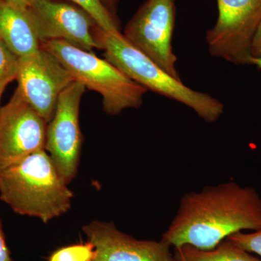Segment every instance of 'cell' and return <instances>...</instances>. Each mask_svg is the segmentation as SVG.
Here are the masks:
<instances>
[{
  "label": "cell",
  "mask_w": 261,
  "mask_h": 261,
  "mask_svg": "<svg viewBox=\"0 0 261 261\" xmlns=\"http://www.w3.org/2000/svg\"><path fill=\"white\" fill-rule=\"evenodd\" d=\"M85 11L102 31L108 32L119 31L114 15L108 10L102 0H69Z\"/></svg>",
  "instance_id": "obj_14"
},
{
  "label": "cell",
  "mask_w": 261,
  "mask_h": 261,
  "mask_svg": "<svg viewBox=\"0 0 261 261\" xmlns=\"http://www.w3.org/2000/svg\"><path fill=\"white\" fill-rule=\"evenodd\" d=\"M175 0H147L127 23L123 36L165 71L181 80L173 51Z\"/></svg>",
  "instance_id": "obj_6"
},
{
  "label": "cell",
  "mask_w": 261,
  "mask_h": 261,
  "mask_svg": "<svg viewBox=\"0 0 261 261\" xmlns=\"http://www.w3.org/2000/svg\"><path fill=\"white\" fill-rule=\"evenodd\" d=\"M85 89L75 81L62 92L46 130L44 149L68 185L76 176L82 152L80 109Z\"/></svg>",
  "instance_id": "obj_7"
},
{
  "label": "cell",
  "mask_w": 261,
  "mask_h": 261,
  "mask_svg": "<svg viewBox=\"0 0 261 261\" xmlns=\"http://www.w3.org/2000/svg\"><path fill=\"white\" fill-rule=\"evenodd\" d=\"M250 64L256 65L257 68H260L261 69V58H252Z\"/></svg>",
  "instance_id": "obj_22"
},
{
  "label": "cell",
  "mask_w": 261,
  "mask_h": 261,
  "mask_svg": "<svg viewBox=\"0 0 261 261\" xmlns=\"http://www.w3.org/2000/svg\"><path fill=\"white\" fill-rule=\"evenodd\" d=\"M0 39L18 58L32 54L41 48L28 9H19L5 0H0Z\"/></svg>",
  "instance_id": "obj_12"
},
{
  "label": "cell",
  "mask_w": 261,
  "mask_h": 261,
  "mask_svg": "<svg viewBox=\"0 0 261 261\" xmlns=\"http://www.w3.org/2000/svg\"><path fill=\"white\" fill-rule=\"evenodd\" d=\"M94 248L91 261H176L168 244L140 240L119 231L113 222L93 221L82 228Z\"/></svg>",
  "instance_id": "obj_11"
},
{
  "label": "cell",
  "mask_w": 261,
  "mask_h": 261,
  "mask_svg": "<svg viewBox=\"0 0 261 261\" xmlns=\"http://www.w3.org/2000/svg\"><path fill=\"white\" fill-rule=\"evenodd\" d=\"M105 5L108 8V10L112 13L111 8H114L115 5H116V0H102Z\"/></svg>",
  "instance_id": "obj_21"
},
{
  "label": "cell",
  "mask_w": 261,
  "mask_h": 261,
  "mask_svg": "<svg viewBox=\"0 0 261 261\" xmlns=\"http://www.w3.org/2000/svg\"><path fill=\"white\" fill-rule=\"evenodd\" d=\"M0 102H1V97H0ZM0 108H1V106H0Z\"/></svg>",
  "instance_id": "obj_23"
},
{
  "label": "cell",
  "mask_w": 261,
  "mask_h": 261,
  "mask_svg": "<svg viewBox=\"0 0 261 261\" xmlns=\"http://www.w3.org/2000/svg\"><path fill=\"white\" fill-rule=\"evenodd\" d=\"M47 123L15 89L0 108V173L31 154L44 149Z\"/></svg>",
  "instance_id": "obj_8"
},
{
  "label": "cell",
  "mask_w": 261,
  "mask_h": 261,
  "mask_svg": "<svg viewBox=\"0 0 261 261\" xmlns=\"http://www.w3.org/2000/svg\"><path fill=\"white\" fill-rule=\"evenodd\" d=\"M5 1L15 7V8L21 10L28 9L31 3H32V0H5Z\"/></svg>",
  "instance_id": "obj_20"
},
{
  "label": "cell",
  "mask_w": 261,
  "mask_h": 261,
  "mask_svg": "<svg viewBox=\"0 0 261 261\" xmlns=\"http://www.w3.org/2000/svg\"><path fill=\"white\" fill-rule=\"evenodd\" d=\"M237 246L249 252H254L261 257V229L252 233L243 231L233 233L228 238Z\"/></svg>",
  "instance_id": "obj_17"
},
{
  "label": "cell",
  "mask_w": 261,
  "mask_h": 261,
  "mask_svg": "<svg viewBox=\"0 0 261 261\" xmlns=\"http://www.w3.org/2000/svg\"><path fill=\"white\" fill-rule=\"evenodd\" d=\"M219 17L206 40L212 56L250 64L254 36L261 22V0H217Z\"/></svg>",
  "instance_id": "obj_5"
},
{
  "label": "cell",
  "mask_w": 261,
  "mask_h": 261,
  "mask_svg": "<svg viewBox=\"0 0 261 261\" xmlns=\"http://www.w3.org/2000/svg\"><path fill=\"white\" fill-rule=\"evenodd\" d=\"M73 197L45 149L0 173V200L16 214L38 218L44 223L68 212Z\"/></svg>",
  "instance_id": "obj_2"
},
{
  "label": "cell",
  "mask_w": 261,
  "mask_h": 261,
  "mask_svg": "<svg viewBox=\"0 0 261 261\" xmlns=\"http://www.w3.org/2000/svg\"><path fill=\"white\" fill-rule=\"evenodd\" d=\"M16 81L24 99L47 123L53 118L62 92L75 82L64 65L42 48L19 58Z\"/></svg>",
  "instance_id": "obj_9"
},
{
  "label": "cell",
  "mask_w": 261,
  "mask_h": 261,
  "mask_svg": "<svg viewBox=\"0 0 261 261\" xmlns=\"http://www.w3.org/2000/svg\"><path fill=\"white\" fill-rule=\"evenodd\" d=\"M19 58L0 39V97L7 86L16 80Z\"/></svg>",
  "instance_id": "obj_15"
},
{
  "label": "cell",
  "mask_w": 261,
  "mask_h": 261,
  "mask_svg": "<svg viewBox=\"0 0 261 261\" xmlns=\"http://www.w3.org/2000/svg\"><path fill=\"white\" fill-rule=\"evenodd\" d=\"M0 261H13L5 241L1 221H0Z\"/></svg>",
  "instance_id": "obj_19"
},
{
  "label": "cell",
  "mask_w": 261,
  "mask_h": 261,
  "mask_svg": "<svg viewBox=\"0 0 261 261\" xmlns=\"http://www.w3.org/2000/svg\"><path fill=\"white\" fill-rule=\"evenodd\" d=\"M261 229V197L255 188L228 181L185 194L163 233L171 247L211 250L243 230Z\"/></svg>",
  "instance_id": "obj_1"
},
{
  "label": "cell",
  "mask_w": 261,
  "mask_h": 261,
  "mask_svg": "<svg viewBox=\"0 0 261 261\" xmlns=\"http://www.w3.org/2000/svg\"><path fill=\"white\" fill-rule=\"evenodd\" d=\"M94 255V248L92 244H79L57 250L49 261H91Z\"/></svg>",
  "instance_id": "obj_16"
},
{
  "label": "cell",
  "mask_w": 261,
  "mask_h": 261,
  "mask_svg": "<svg viewBox=\"0 0 261 261\" xmlns=\"http://www.w3.org/2000/svg\"><path fill=\"white\" fill-rule=\"evenodd\" d=\"M28 10L40 42L59 40L83 50L102 49L99 27L83 10L56 0H32Z\"/></svg>",
  "instance_id": "obj_10"
},
{
  "label": "cell",
  "mask_w": 261,
  "mask_h": 261,
  "mask_svg": "<svg viewBox=\"0 0 261 261\" xmlns=\"http://www.w3.org/2000/svg\"><path fill=\"white\" fill-rule=\"evenodd\" d=\"M251 55L252 58H261V22L252 40Z\"/></svg>",
  "instance_id": "obj_18"
},
{
  "label": "cell",
  "mask_w": 261,
  "mask_h": 261,
  "mask_svg": "<svg viewBox=\"0 0 261 261\" xmlns=\"http://www.w3.org/2000/svg\"><path fill=\"white\" fill-rule=\"evenodd\" d=\"M98 37L105 59L147 90L182 103L207 123L222 116L224 105L219 99L193 90L170 75L132 45L120 31L108 32L99 28Z\"/></svg>",
  "instance_id": "obj_3"
},
{
  "label": "cell",
  "mask_w": 261,
  "mask_h": 261,
  "mask_svg": "<svg viewBox=\"0 0 261 261\" xmlns=\"http://www.w3.org/2000/svg\"><path fill=\"white\" fill-rule=\"evenodd\" d=\"M41 48L64 65L75 81L102 98L105 112L118 116L128 108H139L147 89L130 80L107 60L59 40L41 42Z\"/></svg>",
  "instance_id": "obj_4"
},
{
  "label": "cell",
  "mask_w": 261,
  "mask_h": 261,
  "mask_svg": "<svg viewBox=\"0 0 261 261\" xmlns=\"http://www.w3.org/2000/svg\"><path fill=\"white\" fill-rule=\"evenodd\" d=\"M173 254L176 261H261L228 238L211 250H200L186 245L174 248Z\"/></svg>",
  "instance_id": "obj_13"
}]
</instances>
